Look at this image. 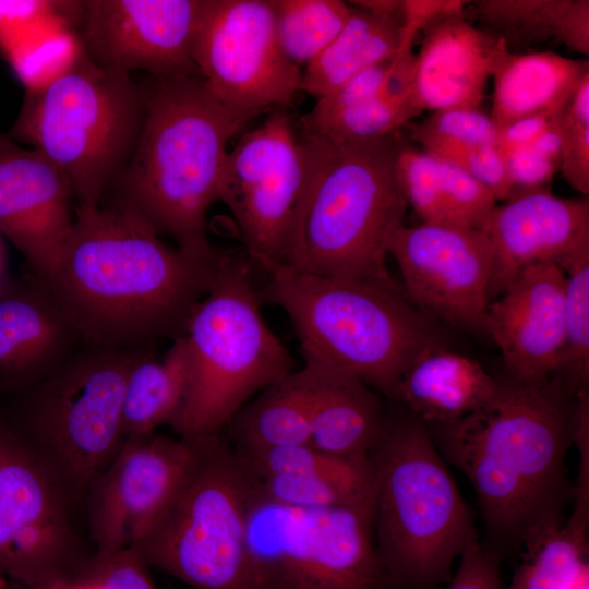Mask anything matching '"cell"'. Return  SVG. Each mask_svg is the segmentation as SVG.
I'll list each match as a JSON object with an SVG mask.
<instances>
[{"instance_id":"8d00e7d4","label":"cell","mask_w":589,"mask_h":589,"mask_svg":"<svg viewBox=\"0 0 589 589\" xmlns=\"http://www.w3.org/2000/svg\"><path fill=\"white\" fill-rule=\"evenodd\" d=\"M235 449L256 477L339 473L354 468L369 458L338 457L322 452L311 444L235 447Z\"/></svg>"},{"instance_id":"d6986e66","label":"cell","mask_w":589,"mask_h":589,"mask_svg":"<svg viewBox=\"0 0 589 589\" xmlns=\"http://www.w3.org/2000/svg\"><path fill=\"white\" fill-rule=\"evenodd\" d=\"M565 272L553 262L519 273L489 302L485 333L501 350L505 374L540 383L558 370L564 344Z\"/></svg>"},{"instance_id":"74e56055","label":"cell","mask_w":589,"mask_h":589,"mask_svg":"<svg viewBox=\"0 0 589 589\" xmlns=\"http://www.w3.org/2000/svg\"><path fill=\"white\" fill-rule=\"evenodd\" d=\"M560 171L566 182L584 196L589 195V74L560 117Z\"/></svg>"},{"instance_id":"f546056e","label":"cell","mask_w":589,"mask_h":589,"mask_svg":"<svg viewBox=\"0 0 589 589\" xmlns=\"http://www.w3.org/2000/svg\"><path fill=\"white\" fill-rule=\"evenodd\" d=\"M505 589H579L588 580V531L568 522L529 537Z\"/></svg>"},{"instance_id":"1f68e13d","label":"cell","mask_w":589,"mask_h":589,"mask_svg":"<svg viewBox=\"0 0 589 589\" xmlns=\"http://www.w3.org/2000/svg\"><path fill=\"white\" fill-rule=\"evenodd\" d=\"M278 44L302 70L335 39L352 7L340 0H271Z\"/></svg>"},{"instance_id":"44dd1931","label":"cell","mask_w":589,"mask_h":589,"mask_svg":"<svg viewBox=\"0 0 589 589\" xmlns=\"http://www.w3.org/2000/svg\"><path fill=\"white\" fill-rule=\"evenodd\" d=\"M410 101L418 112L480 109L506 43L473 26L464 13L441 14L422 29Z\"/></svg>"},{"instance_id":"603a6c76","label":"cell","mask_w":589,"mask_h":589,"mask_svg":"<svg viewBox=\"0 0 589 589\" xmlns=\"http://www.w3.org/2000/svg\"><path fill=\"white\" fill-rule=\"evenodd\" d=\"M313 381L310 444L344 458H368L387 417L383 396L353 375L304 359Z\"/></svg>"},{"instance_id":"f907efd6","label":"cell","mask_w":589,"mask_h":589,"mask_svg":"<svg viewBox=\"0 0 589 589\" xmlns=\"http://www.w3.org/2000/svg\"><path fill=\"white\" fill-rule=\"evenodd\" d=\"M579 589H589L588 580H586V581L579 587Z\"/></svg>"},{"instance_id":"9c48e42d","label":"cell","mask_w":589,"mask_h":589,"mask_svg":"<svg viewBox=\"0 0 589 589\" xmlns=\"http://www.w3.org/2000/svg\"><path fill=\"white\" fill-rule=\"evenodd\" d=\"M143 115L142 83L96 64L82 49L59 76L26 93L8 136L59 166L76 205L97 207L133 149Z\"/></svg>"},{"instance_id":"f6af8a7d","label":"cell","mask_w":589,"mask_h":589,"mask_svg":"<svg viewBox=\"0 0 589 589\" xmlns=\"http://www.w3.org/2000/svg\"><path fill=\"white\" fill-rule=\"evenodd\" d=\"M556 116L530 117L498 129V145L503 151L531 145Z\"/></svg>"},{"instance_id":"5bb4252c","label":"cell","mask_w":589,"mask_h":589,"mask_svg":"<svg viewBox=\"0 0 589 589\" xmlns=\"http://www.w3.org/2000/svg\"><path fill=\"white\" fill-rule=\"evenodd\" d=\"M72 502L0 413V576L36 589L80 573Z\"/></svg>"},{"instance_id":"ac0fdd59","label":"cell","mask_w":589,"mask_h":589,"mask_svg":"<svg viewBox=\"0 0 589 589\" xmlns=\"http://www.w3.org/2000/svg\"><path fill=\"white\" fill-rule=\"evenodd\" d=\"M75 206L73 184L59 166L0 134V231L45 280L59 261Z\"/></svg>"},{"instance_id":"f1b7e54d","label":"cell","mask_w":589,"mask_h":589,"mask_svg":"<svg viewBox=\"0 0 589 589\" xmlns=\"http://www.w3.org/2000/svg\"><path fill=\"white\" fill-rule=\"evenodd\" d=\"M188 382L184 336L172 340L161 358L155 351L131 370L123 394L122 428L125 437L153 433L177 421Z\"/></svg>"},{"instance_id":"b9f144b4","label":"cell","mask_w":589,"mask_h":589,"mask_svg":"<svg viewBox=\"0 0 589 589\" xmlns=\"http://www.w3.org/2000/svg\"><path fill=\"white\" fill-rule=\"evenodd\" d=\"M501 557L484 549L479 537L470 541L459 556V564L446 589H505L500 570Z\"/></svg>"},{"instance_id":"83f0119b","label":"cell","mask_w":589,"mask_h":589,"mask_svg":"<svg viewBox=\"0 0 589 589\" xmlns=\"http://www.w3.org/2000/svg\"><path fill=\"white\" fill-rule=\"evenodd\" d=\"M476 8L507 46L555 39L573 51L589 55L588 0H482Z\"/></svg>"},{"instance_id":"836d02e7","label":"cell","mask_w":589,"mask_h":589,"mask_svg":"<svg viewBox=\"0 0 589 589\" xmlns=\"http://www.w3.org/2000/svg\"><path fill=\"white\" fill-rule=\"evenodd\" d=\"M563 271L564 344L554 376L579 393L589 390V249L577 254Z\"/></svg>"},{"instance_id":"ee69618b","label":"cell","mask_w":589,"mask_h":589,"mask_svg":"<svg viewBox=\"0 0 589 589\" xmlns=\"http://www.w3.org/2000/svg\"><path fill=\"white\" fill-rule=\"evenodd\" d=\"M392 62L393 58L362 70L332 93L317 98L314 107L337 109L387 93Z\"/></svg>"},{"instance_id":"8fae6325","label":"cell","mask_w":589,"mask_h":589,"mask_svg":"<svg viewBox=\"0 0 589 589\" xmlns=\"http://www.w3.org/2000/svg\"><path fill=\"white\" fill-rule=\"evenodd\" d=\"M373 504L292 507L254 484L245 528L250 589H400L377 552Z\"/></svg>"},{"instance_id":"30bf717a","label":"cell","mask_w":589,"mask_h":589,"mask_svg":"<svg viewBox=\"0 0 589 589\" xmlns=\"http://www.w3.org/2000/svg\"><path fill=\"white\" fill-rule=\"evenodd\" d=\"M194 441L180 488L133 549L194 589H250L245 528L255 476L223 432Z\"/></svg>"},{"instance_id":"6da1fadb","label":"cell","mask_w":589,"mask_h":589,"mask_svg":"<svg viewBox=\"0 0 589 589\" xmlns=\"http://www.w3.org/2000/svg\"><path fill=\"white\" fill-rule=\"evenodd\" d=\"M219 252L199 260L122 212L76 205L46 281L83 346L132 349L184 335Z\"/></svg>"},{"instance_id":"7402d4cb","label":"cell","mask_w":589,"mask_h":589,"mask_svg":"<svg viewBox=\"0 0 589 589\" xmlns=\"http://www.w3.org/2000/svg\"><path fill=\"white\" fill-rule=\"evenodd\" d=\"M80 346L47 281L32 272L0 287V388L21 392L40 381Z\"/></svg>"},{"instance_id":"4316f807","label":"cell","mask_w":589,"mask_h":589,"mask_svg":"<svg viewBox=\"0 0 589 589\" xmlns=\"http://www.w3.org/2000/svg\"><path fill=\"white\" fill-rule=\"evenodd\" d=\"M351 7V14L339 34L302 70V92L316 99L362 70L390 60L399 48L400 21Z\"/></svg>"},{"instance_id":"60d3db41","label":"cell","mask_w":589,"mask_h":589,"mask_svg":"<svg viewBox=\"0 0 589 589\" xmlns=\"http://www.w3.org/2000/svg\"><path fill=\"white\" fill-rule=\"evenodd\" d=\"M449 161L467 170L497 201L512 194V179L504 151L498 144H484L458 152Z\"/></svg>"},{"instance_id":"7a4b0ae2","label":"cell","mask_w":589,"mask_h":589,"mask_svg":"<svg viewBox=\"0 0 589 589\" xmlns=\"http://www.w3.org/2000/svg\"><path fill=\"white\" fill-rule=\"evenodd\" d=\"M580 393L558 376L531 383L504 373L480 409L426 425L443 459L471 483L495 545L518 550L532 534L563 525L573 494L565 458Z\"/></svg>"},{"instance_id":"ffe728a7","label":"cell","mask_w":589,"mask_h":589,"mask_svg":"<svg viewBox=\"0 0 589 589\" xmlns=\"http://www.w3.org/2000/svg\"><path fill=\"white\" fill-rule=\"evenodd\" d=\"M492 244L489 300L526 268L545 262L563 268L589 249V197L532 192L496 205L478 228Z\"/></svg>"},{"instance_id":"c3c4849f","label":"cell","mask_w":589,"mask_h":589,"mask_svg":"<svg viewBox=\"0 0 589 589\" xmlns=\"http://www.w3.org/2000/svg\"><path fill=\"white\" fill-rule=\"evenodd\" d=\"M40 589H99L91 580L75 576L70 578H63L57 580L48 586L40 587Z\"/></svg>"},{"instance_id":"3957f363","label":"cell","mask_w":589,"mask_h":589,"mask_svg":"<svg viewBox=\"0 0 589 589\" xmlns=\"http://www.w3.org/2000/svg\"><path fill=\"white\" fill-rule=\"evenodd\" d=\"M144 115L133 149L99 206L139 220L199 260L218 249L207 213L219 201L228 144L248 121L224 107L200 76H151L142 83Z\"/></svg>"},{"instance_id":"7dc6e473","label":"cell","mask_w":589,"mask_h":589,"mask_svg":"<svg viewBox=\"0 0 589 589\" xmlns=\"http://www.w3.org/2000/svg\"><path fill=\"white\" fill-rule=\"evenodd\" d=\"M349 3L373 14L402 23V0H358L349 1Z\"/></svg>"},{"instance_id":"277c9868","label":"cell","mask_w":589,"mask_h":589,"mask_svg":"<svg viewBox=\"0 0 589 589\" xmlns=\"http://www.w3.org/2000/svg\"><path fill=\"white\" fill-rule=\"evenodd\" d=\"M264 271L263 300L288 315L303 359L340 369L387 400L418 359L445 347L435 322L411 304L401 287L281 264Z\"/></svg>"},{"instance_id":"8992f818","label":"cell","mask_w":589,"mask_h":589,"mask_svg":"<svg viewBox=\"0 0 589 589\" xmlns=\"http://www.w3.org/2000/svg\"><path fill=\"white\" fill-rule=\"evenodd\" d=\"M254 266L243 248L220 249L212 284L190 316L187 389L172 425L180 437L221 433L251 397L293 371L261 313Z\"/></svg>"},{"instance_id":"e575fe53","label":"cell","mask_w":589,"mask_h":589,"mask_svg":"<svg viewBox=\"0 0 589 589\" xmlns=\"http://www.w3.org/2000/svg\"><path fill=\"white\" fill-rule=\"evenodd\" d=\"M408 127L409 139L423 151L444 159L469 147L498 144V130L481 109L437 110Z\"/></svg>"},{"instance_id":"d4e9b609","label":"cell","mask_w":589,"mask_h":589,"mask_svg":"<svg viewBox=\"0 0 589 589\" xmlns=\"http://www.w3.org/2000/svg\"><path fill=\"white\" fill-rule=\"evenodd\" d=\"M497 377L446 347L429 351L404 374L393 400L426 425L458 421L494 395Z\"/></svg>"},{"instance_id":"5b68a950","label":"cell","mask_w":589,"mask_h":589,"mask_svg":"<svg viewBox=\"0 0 589 589\" xmlns=\"http://www.w3.org/2000/svg\"><path fill=\"white\" fill-rule=\"evenodd\" d=\"M380 557L400 589H436L478 538L470 508L424 422L387 400L382 435L369 455Z\"/></svg>"},{"instance_id":"ab89813d","label":"cell","mask_w":589,"mask_h":589,"mask_svg":"<svg viewBox=\"0 0 589 589\" xmlns=\"http://www.w3.org/2000/svg\"><path fill=\"white\" fill-rule=\"evenodd\" d=\"M80 1H0V49L7 53L23 38L57 20L77 23Z\"/></svg>"},{"instance_id":"7c38bea8","label":"cell","mask_w":589,"mask_h":589,"mask_svg":"<svg viewBox=\"0 0 589 589\" xmlns=\"http://www.w3.org/2000/svg\"><path fill=\"white\" fill-rule=\"evenodd\" d=\"M333 148L306 134L288 108H278L228 151L219 201L256 266L288 263L308 199Z\"/></svg>"},{"instance_id":"52a82bcc","label":"cell","mask_w":589,"mask_h":589,"mask_svg":"<svg viewBox=\"0 0 589 589\" xmlns=\"http://www.w3.org/2000/svg\"><path fill=\"white\" fill-rule=\"evenodd\" d=\"M154 347L80 346L47 376L9 394L4 422L73 501L119 453L127 380Z\"/></svg>"},{"instance_id":"9a60e30c","label":"cell","mask_w":589,"mask_h":589,"mask_svg":"<svg viewBox=\"0 0 589 589\" xmlns=\"http://www.w3.org/2000/svg\"><path fill=\"white\" fill-rule=\"evenodd\" d=\"M388 254L397 262L409 301L456 328L485 333L493 249L479 229L425 224L404 226Z\"/></svg>"},{"instance_id":"bcb514c9","label":"cell","mask_w":589,"mask_h":589,"mask_svg":"<svg viewBox=\"0 0 589 589\" xmlns=\"http://www.w3.org/2000/svg\"><path fill=\"white\" fill-rule=\"evenodd\" d=\"M562 112L553 118L549 127L531 144L536 149L556 164L558 168L561 163L560 117Z\"/></svg>"},{"instance_id":"ba28073f","label":"cell","mask_w":589,"mask_h":589,"mask_svg":"<svg viewBox=\"0 0 589 589\" xmlns=\"http://www.w3.org/2000/svg\"><path fill=\"white\" fill-rule=\"evenodd\" d=\"M400 130L334 145L308 199L286 265L336 278L401 287L386 267L408 208L396 177Z\"/></svg>"},{"instance_id":"cb8c5ba5","label":"cell","mask_w":589,"mask_h":589,"mask_svg":"<svg viewBox=\"0 0 589 589\" xmlns=\"http://www.w3.org/2000/svg\"><path fill=\"white\" fill-rule=\"evenodd\" d=\"M587 74V59H568L552 51L514 53L507 46L491 77L489 116L497 130L530 117L556 116L567 107Z\"/></svg>"},{"instance_id":"4dcf8cb0","label":"cell","mask_w":589,"mask_h":589,"mask_svg":"<svg viewBox=\"0 0 589 589\" xmlns=\"http://www.w3.org/2000/svg\"><path fill=\"white\" fill-rule=\"evenodd\" d=\"M418 115L409 98L384 93L337 109L313 106L298 122L306 134L344 145L400 130Z\"/></svg>"},{"instance_id":"d6a6232c","label":"cell","mask_w":589,"mask_h":589,"mask_svg":"<svg viewBox=\"0 0 589 589\" xmlns=\"http://www.w3.org/2000/svg\"><path fill=\"white\" fill-rule=\"evenodd\" d=\"M255 488L273 502L300 508H335L374 501V478L369 458L339 473L255 476Z\"/></svg>"},{"instance_id":"4fadbf2b","label":"cell","mask_w":589,"mask_h":589,"mask_svg":"<svg viewBox=\"0 0 589 589\" xmlns=\"http://www.w3.org/2000/svg\"><path fill=\"white\" fill-rule=\"evenodd\" d=\"M193 59L215 98L248 122L291 107L302 92V69L278 44L271 0H204Z\"/></svg>"},{"instance_id":"e0dca14e","label":"cell","mask_w":589,"mask_h":589,"mask_svg":"<svg viewBox=\"0 0 589 589\" xmlns=\"http://www.w3.org/2000/svg\"><path fill=\"white\" fill-rule=\"evenodd\" d=\"M203 4L204 0H84L76 35L86 56L103 68L200 76L193 43Z\"/></svg>"},{"instance_id":"681fc988","label":"cell","mask_w":589,"mask_h":589,"mask_svg":"<svg viewBox=\"0 0 589 589\" xmlns=\"http://www.w3.org/2000/svg\"><path fill=\"white\" fill-rule=\"evenodd\" d=\"M2 265H3V254H2V247L0 242V287L2 285L1 274H2Z\"/></svg>"},{"instance_id":"f35d334b","label":"cell","mask_w":589,"mask_h":589,"mask_svg":"<svg viewBox=\"0 0 589 589\" xmlns=\"http://www.w3.org/2000/svg\"><path fill=\"white\" fill-rule=\"evenodd\" d=\"M435 157L452 225L478 229L497 205L496 200L462 167Z\"/></svg>"},{"instance_id":"d590c367","label":"cell","mask_w":589,"mask_h":589,"mask_svg":"<svg viewBox=\"0 0 589 589\" xmlns=\"http://www.w3.org/2000/svg\"><path fill=\"white\" fill-rule=\"evenodd\" d=\"M396 177L407 205L422 223L453 226L434 155L406 140L397 156Z\"/></svg>"},{"instance_id":"484cf974","label":"cell","mask_w":589,"mask_h":589,"mask_svg":"<svg viewBox=\"0 0 589 589\" xmlns=\"http://www.w3.org/2000/svg\"><path fill=\"white\" fill-rule=\"evenodd\" d=\"M313 381L303 364L249 400L231 419L235 447H272L310 444Z\"/></svg>"},{"instance_id":"7bdbcfd3","label":"cell","mask_w":589,"mask_h":589,"mask_svg":"<svg viewBox=\"0 0 589 589\" xmlns=\"http://www.w3.org/2000/svg\"><path fill=\"white\" fill-rule=\"evenodd\" d=\"M504 153L513 187L509 199L532 192L550 191L553 176L560 171L556 164L532 145Z\"/></svg>"},{"instance_id":"2e32d148","label":"cell","mask_w":589,"mask_h":589,"mask_svg":"<svg viewBox=\"0 0 589 589\" xmlns=\"http://www.w3.org/2000/svg\"><path fill=\"white\" fill-rule=\"evenodd\" d=\"M194 440L127 436L113 461L87 486L86 512L97 556L133 548L153 528L195 456Z\"/></svg>"}]
</instances>
